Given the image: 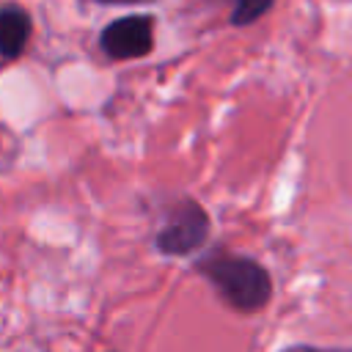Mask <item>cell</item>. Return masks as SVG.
<instances>
[{
    "label": "cell",
    "instance_id": "cell-2",
    "mask_svg": "<svg viewBox=\"0 0 352 352\" xmlns=\"http://www.w3.org/2000/svg\"><path fill=\"white\" fill-rule=\"evenodd\" d=\"M212 217L195 198H179L168 206L162 226L154 231V248L165 258H182L206 245Z\"/></svg>",
    "mask_w": 352,
    "mask_h": 352
},
{
    "label": "cell",
    "instance_id": "cell-5",
    "mask_svg": "<svg viewBox=\"0 0 352 352\" xmlns=\"http://www.w3.org/2000/svg\"><path fill=\"white\" fill-rule=\"evenodd\" d=\"M223 3H228V8H231L228 22L234 28H248V25L258 22L275 6V0H223Z\"/></svg>",
    "mask_w": 352,
    "mask_h": 352
},
{
    "label": "cell",
    "instance_id": "cell-6",
    "mask_svg": "<svg viewBox=\"0 0 352 352\" xmlns=\"http://www.w3.org/2000/svg\"><path fill=\"white\" fill-rule=\"evenodd\" d=\"M99 6H138V3H151V0H94Z\"/></svg>",
    "mask_w": 352,
    "mask_h": 352
},
{
    "label": "cell",
    "instance_id": "cell-3",
    "mask_svg": "<svg viewBox=\"0 0 352 352\" xmlns=\"http://www.w3.org/2000/svg\"><path fill=\"white\" fill-rule=\"evenodd\" d=\"M154 22L151 14H126L107 22L99 33L102 55L116 63L146 58L154 50Z\"/></svg>",
    "mask_w": 352,
    "mask_h": 352
},
{
    "label": "cell",
    "instance_id": "cell-1",
    "mask_svg": "<svg viewBox=\"0 0 352 352\" xmlns=\"http://www.w3.org/2000/svg\"><path fill=\"white\" fill-rule=\"evenodd\" d=\"M192 270L206 278L214 294L236 314H258L272 300V275L253 256L212 248L195 258Z\"/></svg>",
    "mask_w": 352,
    "mask_h": 352
},
{
    "label": "cell",
    "instance_id": "cell-4",
    "mask_svg": "<svg viewBox=\"0 0 352 352\" xmlns=\"http://www.w3.org/2000/svg\"><path fill=\"white\" fill-rule=\"evenodd\" d=\"M33 36L30 11L19 3H0V60L11 63L22 58Z\"/></svg>",
    "mask_w": 352,
    "mask_h": 352
}]
</instances>
